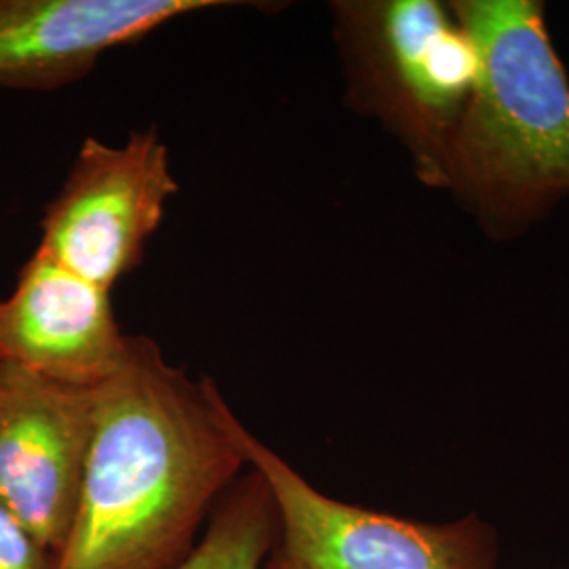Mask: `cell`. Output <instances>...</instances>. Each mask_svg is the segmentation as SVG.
I'll return each instance as SVG.
<instances>
[{"label": "cell", "mask_w": 569, "mask_h": 569, "mask_svg": "<svg viewBox=\"0 0 569 569\" xmlns=\"http://www.w3.org/2000/svg\"><path fill=\"white\" fill-rule=\"evenodd\" d=\"M216 388L131 336L119 371L96 388L81 502L56 569H176L194 550L247 467Z\"/></svg>", "instance_id": "obj_1"}, {"label": "cell", "mask_w": 569, "mask_h": 569, "mask_svg": "<svg viewBox=\"0 0 569 569\" xmlns=\"http://www.w3.org/2000/svg\"><path fill=\"white\" fill-rule=\"evenodd\" d=\"M477 53V81L446 167L453 203L493 243L569 199V74L542 0H448Z\"/></svg>", "instance_id": "obj_2"}, {"label": "cell", "mask_w": 569, "mask_h": 569, "mask_svg": "<svg viewBox=\"0 0 569 569\" xmlns=\"http://www.w3.org/2000/svg\"><path fill=\"white\" fill-rule=\"evenodd\" d=\"M331 37L342 100L406 150L416 180L446 186V167L467 112L477 53L443 0H331Z\"/></svg>", "instance_id": "obj_3"}, {"label": "cell", "mask_w": 569, "mask_h": 569, "mask_svg": "<svg viewBox=\"0 0 569 569\" xmlns=\"http://www.w3.org/2000/svg\"><path fill=\"white\" fill-rule=\"evenodd\" d=\"M216 411L247 468L272 491L279 531L262 569H496L500 533L470 512L427 523L355 507L315 488L234 416L216 388Z\"/></svg>", "instance_id": "obj_4"}, {"label": "cell", "mask_w": 569, "mask_h": 569, "mask_svg": "<svg viewBox=\"0 0 569 569\" xmlns=\"http://www.w3.org/2000/svg\"><path fill=\"white\" fill-rule=\"evenodd\" d=\"M178 190L159 129H136L121 143L91 136L44 207L37 251L112 291L142 264Z\"/></svg>", "instance_id": "obj_5"}, {"label": "cell", "mask_w": 569, "mask_h": 569, "mask_svg": "<svg viewBox=\"0 0 569 569\" xmlns=\"http://www.w3.org/2000/svg\"><path fill=\"white\" fill-rule=\"evenodd\" d=\"M96 388L0 361V505L44 549H63L81 502Z\"/></svg>", "instance_id": "obj_6"}, {"label": "cell", "mask_w": 569, "mask_h": 569, "mask_svg": "<svg viewBox=\"0 0 569 569\" xmlns=\"http://www.w3.org/2000/svg\"><path fill=\"white\" fill-rule=\"evenodd\" d=\"M232 0H0V89L58 91L103 56Z\"/></svg>", "instance_id": "obj_7"}, {"label": "cell", "mask_w": 569, "mask_h": 569, "mask_svg": "<svg viewBox=\"0 0 569 569\" xmlns=\"http://www.w3.org/2000/svg\"><path fill=\"white\" fill-rule=\"evenodd\" d=\"M129 340L112 291L37 249L21 266L13 291L0 300V361L66 387L103 385L122 366Z\"/></svg>", "instance_id": "obj_8"}, {"label": "cell", "mask_w": 569, "mask_h": 569, "mask_svg": "<svg viewBox=\"0 0 569 569\" xmlns=\"http://www.w3.org/2000/svg\"><path fill=\"white\" fill-rule=\"evenodd\" d=\"M277 531L272 491L249 468L220 498L199 545L176 569H262Z\"/></svg>", "instance_id": "obj_9"}, {"label": "cell", "mask_w": 569, "mask_h": 569, "mask_svg": "<svg viewBox=\"0 0 569 569\" xmlns=\"http://www.w3.org/2000/svg\"><path fill=\"white\" fill-rule=\"evenodd\" d=\"M0 569H56V555L0 505Z\"/></svg>", "instance_id": "obj_10"}]
</instances>
